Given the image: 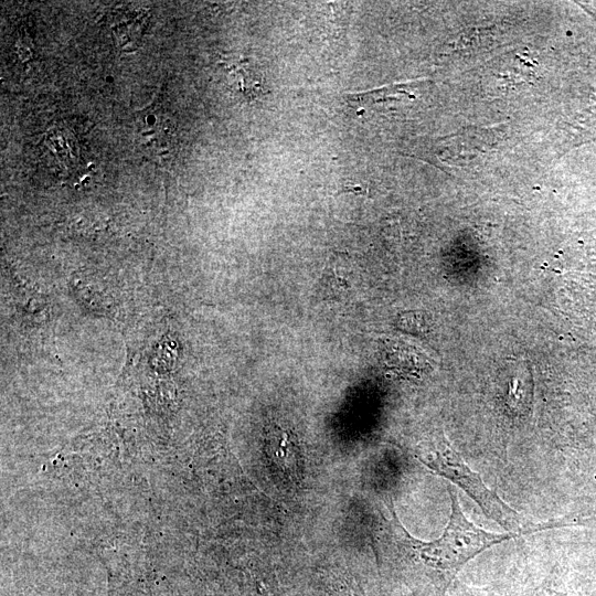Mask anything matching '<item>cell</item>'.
Here are the masks:
<instances>
[{"mask_svg":"<svg viewBox=\"0 0 596 596\" xmlns=\"http://www.w3.org/2000/svg\"><path fill=\"white\" fill-rule=\"evenodd\" d=\"M451 501L449 521L437 540L425 542L413 538L400 522L390 501V518L383 517L379 530L381 547L406 562L419 565L432 572L440 583L448 584L459 570L479 553L492 545L518 538L515 533L488 532L472 522L464 514L458 497L448 488Z\"/></svg>","mask_w":596,"mask_h":596,"instance_id":"obj_1","label":"cell"},{"mask_svg":"<svg viewBox=\"0 0 596 596\" xmlns=\"http://www.w3.org/2000/svg\"><path fill=\"white\" fill-rule=\"evenodd\" d=\"M416 457L436 473L460 487L490 519L505 530L522 535L549 528L547 524L531 526L525 523L517 511L490 490L480 476L470 469L443 432H435L418 444Z\"/></svg>","mask_w":596,"mask_h":596,"instance_id":"obj_2","label":"cell"},{"mask_svg":"<svg viewBox=\"0 0 596 596\" xmlns=\"http://www.w3.org/2000/svg\"><path fill=\"white\" fill-rule=\"evenodd\" d=\"M269 457L277 468L287 477L297 480L301 475L300 457L286 432H281L279 440L269 446Z\"/></svg>","mask_w":596,"mask_h":596,"instance_id":"obj_3","label":"cell"},{"mask_svg":"<svg viewBox=\"0 0 596 596\" xmlns=\"http://www.w3.org/2000/svg\"><path fill=\"white\" fill-rule=\"evenodd\" d=\"M328 596H360L351 584H349V581H341L338 585H332L329 595Z\"/></svg>","mask_w":596,"mask_h":596,"instance_id":"obj_4","label":"cell"}]
</instances>
